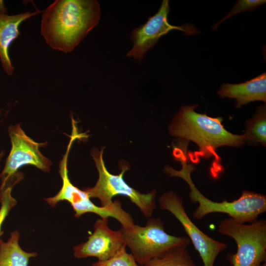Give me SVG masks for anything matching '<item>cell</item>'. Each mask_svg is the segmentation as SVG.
Listing matches in <instances>:
<instances>
[{
  "label": "cell",
  "mask_w": 266,
  "mask_h": 266,
  "mask_svg": "<svg viewBox=\"0 0 266 266\" xmlns=\"http://www.w3.org/2000/svg\"><path fill=\"white\" fill-rule=\"evenodd\" d=\"M96 0H56L42 13L40 33L51 48L71 52L98 24Z\"/></svg>",
  "instance_id": "1"
},
{
  "label": "cell",
  "mask_w": 266,
  "mask_h": 266,
  "mask_svg": "<svg viewBox=\"0 0 266 266\" xmlns=\"http://www.w3.org/2000/svg\"><path fill=\"white\" fill-rule=\"evenodd\" d=\"M198 104L183 105L169 124L168 130L173 136L184 140L192 141L199 147L194 155H189L195 160L215 158L217 166L221 167L220 158L217 149L222 146L240 147L244 144L243 134L232 133L222 124V118H213L195 111Z\"/></svg>",
  "instance_id": "2"
},
{
  "label": "cell",
  "mask_w": 266,
  "mask_h": 266,
  "mask_svg": "<svg viewBox=\"0 0 266 266\" xmlns=\"http://www.w3.org/2000/svg\"><path fill=\"white\" fill-rule=\"evenodd\" d=\"M186 159L185 155L177 159V161H179L182 166L180 170L166 166L164 170L169 176L183 179L188 185L190 201L199 204L192 214L194 218L200 219L208 214L223 213L239 223H251L256 221L259 215L266 211V196L252 191L244 190L237 200L231 202L226 200L218 202L209 200L203 196L194 184L191 174L195 170V167L191 164H188Z\"/></svg>",
  "instance_id": "3"
},
{
  "label": "cell",
  "mask_w": 266,
  "mask_h": 266,
  "mask_svg": "<svg viewBox=\"0 0 266 266\" xmlns=\"http://www.w3.org/2000/svg\"><path fill=\"white\" fill-rule=\"evenodd\" d=\"M79 137L78 133L72 132L66 152L59 164V171L62 179V185L60 191L54 196L44 199V200L52 207H55L61 201L68 202L74 211V216L77 218L85 213H92L103 219H107L108 217L114 218L120 223L123 228L132 227L134 224L133 218L130 213L122 208L119 200H115L114 205L111 206H98L91 200L86 192L71 182L68 174L67 160L72 144Z\"/></svg>",
  "instance_id": "4"
},
{
  "label": "cell",
  "mask_w": 266,
  "mask_h": 266,
  "mask_svg": "<svg viewBox=\"0 0 266 266\" xmlns=\"http://www.w3.org/2000/svg\"><path fill=\"white\" fill-rule=\"evenodd\" d=\"M119 230L126 246L140 266L172 248L187 247L191 241L188 236L166 233L163 222L159 218L149 219L145 226L134 224L128 228L121 227Z\"/></svg>",
  "instance_id": "5"
},
{
  "label": "cell",
  "mask_w": 266,
  "mask_h": 266,
  "mask_svg": "<svg viewBox=\"0 0 266 266\" xmlns=\"http://www.w3.org/2000/svg\"><path fill=\"white\" fill-rule=\"evenodd\" d=\"M102 148L100 151L93 149L91 153L99 173V178L95 185L91 188H84L90 198H97L100 206L109 207L114 205L112 198L116 195L127 197L136 205L145 217H151L157 205L155 202L156 190L143 194L130 186L124 180L123 175L128 167H122L118 175L110 173L107 169L103 159Z\"/></svg>",
  "instance_id": "6"
},
{
  "label": "cell",
  "mask_w": 266,
  "mask_h": 266,
  "mask_svg": "<svg viewBox=\"0 0 266 266\" xmlns=\"http://www.w3.org/2000/svg\"><path fill=\"white\" fill-rule=\"evenodd\" d=\"M218 232L232 238L237 245L234 254L227 259L233 266H260L266 260V221L244 224L229 218L218 225Z\"/></svg>",
  "instance_id": "7"
},
{
  "label": "cell",
  "mask_w": 266,
  "mask_h": 266,
  "mask_svg": "<svg viewBox=\"0 0 266 266\" xmlns=\"http://www.w3.org/2000/svg\"><path fill=\"white\" fill-rule=\"evenodd\" d=\"M11 149L0 174V192L13 187L24 178L19 171L22 166L31 165L48 172L52 162L42 154L40 148L46 142H37L26 134L20 124L11 125L8 128Z\"/></svg>",
  "instance_id": "8"
},
{
  "label": "cell",
  "mask_w": 266,
  "mask_h": 266,
  "mask_svg": "<svg viewBox=\"0 0 266 266\" xmlns=\"http://www.w3.org/2000/svg\"><path fill=\"white\" fill-rule=\"evenodd\" d=\"M158 201L161 209L169 211L183 226L204 266H214L218 255L227 248V243L216 240L200 230L188 216L182 198L175 192L164 193Z\"/></svg>",
  "instance_id": "9"
},
{
  "label": "cell",
  "mask_w": 266,
  "mask_h": 266,
  "mask_svg": "<svg viewBox=\"0 0 266 266\" xmlns=\"http://www.w3.org/2000/svg\"><path fill=\"white\" fill-rule=\"evenodd\" d=\"M169 11V1L163 0L158 11L150 17L145 24L133 30L130 36L133 45L127 56L141 61L146 53L155 45L159 39L172 30L181 31L188 35L199 33L193 25H171L167 19Z\"/></svg>",
  "instance_id": "10"
},
{
  "label": "cell",
  "mask_w": 266,
  "mask_h": 266,
  "mask_svg": "<svg viewBox=\"0 0 266 266\" xmlns=\"http://www.w3.org/2000/svg\"><path fill=\"white\" fill-rule=\"evenodd\" d=\"M120 230L113 231L107 219H99L94 225V232L84 242L73 248L74 257L77 259L96 257L100 261L108 260L126 248Z\"/></svg>",
  "instance_id": "11"
},
{
  "label": "cell",
  "mask_w": 266,
  "mask_h": 266,
  "mask_svg": "<svg viewBox=\"0 0 266 266\" xmlns=\"http://www.w3.org/2000/svg\"><path fill=\"white\" fill-rule=\"evenodd\" d=\"M42 12L37 9L33 12L28 11L12 15L0 13V61L7 75H12L14 71L8 50L11 43L20 33V25L24 21Z\"/></svg>",
  "instance_id": "12"
},
{
  "label": "cell",
  "mask_w": 266,
  "mask_h": 266,
  "mask_svg": "<svg viewBox=\"0 0 266 266\" xmlns=\"http://www.w3.org/2000/svg\"><path fill=\"white\" fill-rule=\"evenodd\" d=\"M217 94L221 98L234 99L237 108L255 101H262L266 103V73L264 72L241 83L223 84Z\"/></svg>",
  "instance_id": "13"
},
{
  "label": "cell",
  "mask_w": 266,
  "mask_h": 266,
  "mask_svg": "<svg viewBox=\"0 0 266 266\" xmlns=\"http://www.w3.org/2000/svg\"><path fill=\"white\" fill-rule=\"evenodd\" d=\"M20 233L12 232L6 241L0 239V266H28L30 259L36 257L35 252H28L20 247Z\"/></svg>",
  "instance_id": "14"
},
{
  "label": "cell",
  "mask_w": 266,
  "mask_h": 266,
  "mask_svg": "<svg viewBox=\"0 0 266 266\" xmlns=\"http://www.w3.org/2000/svg\"><path fill=\"white\" fill-rule=\"evenodd\" d=\"M245 142L249 145H266V108L260 106L252 117L245 123Z\"/></svg>",
  "instance_id": "15"
},
{
  "label": "cell",
  "mask_w": 266,
  "mask_h": 266,
  "mask_svg": "<svg viewBox=\"0 0 266 266\" xmlns=\"http://www.w3.org/2000/svg\"><path fill=\"white\" fill-rule=\"evenodd\" d=\"M140 266H197L186 247L172 248Z\"/></svg>",
  "instance_id": "16"
},
{
  "label": "cell",
  "mask_w": 266,
  "mask_h": 266,
  "mask_svg": "<svg viewBox=\"0 0 266 266\" xmlns=\"http://www.w3.org/2000/svg\"><path fill=\"white\" fill-rule=\"evenodd\" d=\"M92 266H140L131 253H128L126 249L122 250L113 257L103 261H98Z\"/></svg>",
  "instance_id": "17"
},
{
  "label": "cell",
  "mask_w": 266,
  "mask_h": 266,
  "mask_svg": "<svg viewBox=\"0 0 266 266\" xmlns=\"http://www.w3.org/2000/svg\"><path fill=\"white\" fill-rule=\"evenodd\" d=\"M266 1L265 0H237L230 11L222 20L213 26L212 30L216 29L222 22L232 16L244 11L252 10L265 3Z\"/></svg>",
  "instance_id": "18"
},
{
  "label": "cell",
  "mask_w": 266,
  "mask_h": 266,
  "mask_svg": "<svg viewBox=\"0 0 266 266\" xmlns=\"http://www.w3.org/2000/svg\"><path fill=\"white\" fill-rule=\"evenodd\" d=\"M13 187H8L0 192V235L1 234L2 224L10 210L17 202L11 194Z\"/></svg>",
  "instance_id": "19"
},
{
  "label": "cell",
  "mask_w": 266,
  "mask_h": 266,
  "mask_svg": "<svg viewBox=\"0 0 266 266\" xmlns=\"http://www.w3.org/2000/svg\"><path fill=\"white\" fill-rule=\"evenodd\" d=\"M0 13L7 14V10L3 0H0Z\"/></svg>",
  "instance_id": "20"
},
{
  "label": "cell",
  "mask_w": 266,
  "mask_h": 266,
  "mask_svg": "<svg viewBox=\"0 0 266 266\" xmlns=\"http://www.w3.org/2000/svg\"><path fill=\"white\" fill-rule=\"evenodd\" d=\"M3 155H4V152H3V151H1L0 152V162L1 160H2V158L3 156Z\"/></svg>",
  "instance_id": "21"
},
{
  "label": "cell",
  "mask_w": 266,
  "mask_h": 266,
  "mask_svg": "<svg viewBox=\"0 0 266 266\" xmlns=\"http://www.w3.org/2000/svg\"><path fill=\"white\" fill-rule=\"evenodd\" d=\"M260 266H266V262L263 265L261 264Z\"/></svg>",
  "instance_id": "22"
},
{
  "label": "cell",
  "mask_w": 266,
  "mask_h": 266,
  "mask_svg": "<svg viewBox=\"0 0 266 266\" xmlns=\"http://www.w3.org/2000/svg\"></svg>",
  "instance_id": "23"
}]
</instances>
